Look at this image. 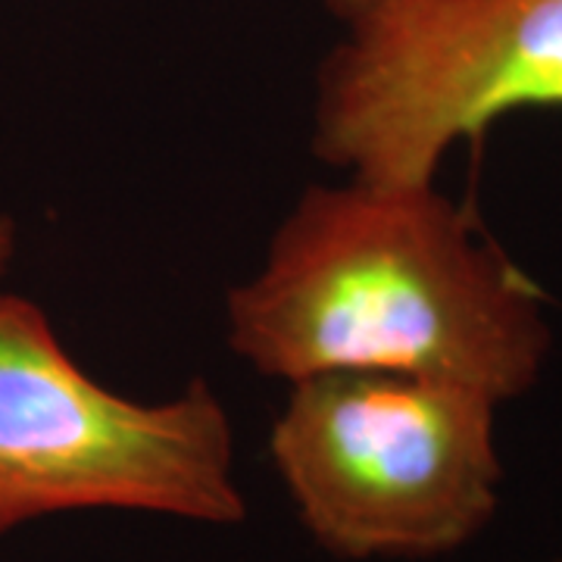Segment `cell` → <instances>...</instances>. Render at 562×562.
<instances>
[{
    "instance_id": "obj_2",
    "label": "cell",
    "mask_w": 562,
    "mask_h": 562,
    "mask_svg": "<svg viewBox=\"0 0 562 562\" xmlns=\"http://www.w3.org/2000/svg\"><path fill=\"white\" fill-rule=\"evenodd\" d=\"M501 403L394 372H319L288 384L269 457L297 522L344 562L438 560L501 509Z\"/></svg>"
},
{
    "instance_id": "obj_4",
    "label": "cell",
    "mask_w": 562,
    "mask_h": 562,
    "mask_svg": "<svg viewBox=\"0 0 562 562\" xmlns=\"http://www.w3.org/2000/svg\"><path fill=\"white\" fill-rule=\"evenodd\" d=\"M316 76V160L428 184L460 140L519 110H562V0H375Z\"/></svg>"
},
{
    "instance_id": "obj_6",
    "label": "cell",
    "mask_w": 562,
    "mask_h": 562,
    "mask_svg": "<svg viewBox=\"0 0 562 562\" xmlns=\"http://www.w3.org/2000/svg\"><path fill=\"white\" fill-rule=\"evenodd\" d=\"M375 0H325V7L331 10V16H338L341 22L357 20L360 13H366Z\"/></svg>"
},
{
    "instance_id": "obj_7",
    "label": "cell",
    "mask_w": 562,
    "mask_h": 562,
    "mask_svg": "<svg viewBox=\"0 0 562 562\" xmlns=\"http://www.w3.org/2000/svg\"><path fill=\"white\" fill-rule=\"evenodd\" d=\"M550 562H562V557H557V560H550Z\"/></svg>"
},
{
    "instance_id": "obj_5",
    "label": "cell",
    "mask_w": 562,
    "mask_h": 562,
    "mask_svg": "<svg viewBox=\"0 0 562 562\" xmlns=\"http://www.w3.org/2000/svg\"><path fill=\"white\" fill-rule=\"evenodd\" d=\"M16 244H20L16 222L0 213V279L10 272V266H13V260H16Z\"/></svg>"
},
{
    "instance_id": "obj_3",
    "label": "cell",
    "mask_w": 562,
    "mask_h": 562,
    "mask_svg": "<svg viewBox=\"0 0 562 562\" xmlns=\"http://www.w3.org/2000/svg\"><path fill=\"white\" fill-rule=\"evenodd\" d=\"M69 513L241 525L235 425L203 379L166 401L110 391L38 303L0 291V538Z\"/></svg>"
},
{
    "instance_id": "obj_1",
    "label": "cell",
    "mask_w": 562,
    "mask_h": 562,
    "mask_svg": "<svg viewBox=\"0 0 562 562\" xmlns=\"http://www.w3.org/2000/svg\"><path fill=\"white\" fill-rule=\"evenodd\" d=\"M225 341L266 379L394 372L516 401L553 350L541 288L428 184H310L254 276L225 297Z\"/></svg>"
}]
</instances>
